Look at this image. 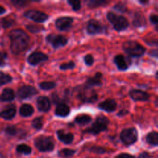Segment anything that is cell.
Listing matches in <instances>:
<instances>
[{"instance_id":"7dc6e473","label":"cell","mask_w":158,"mask_h":158,"mask_svg":"<svg viewBox=\"0 0 158 158\" xmlns=\"http://www.w3.org/2000/svg\"><path fill=\"white\" fill-rule=\"evenodd\" d=\"M6 9H5L4 7H2V6H0V15H2V14H3L4 12H6Z\"/></svg>"},{"instance_id":"9a60e30c","label":"cell","mask_w":158,"mask_h":158,"mask_svg":"<svg viewBox=\"0 0 158 158\" xmlns=\"http://www.w3.org/2000/svg\"><path fill=\"white\" fill-rule=\"evenodd\" d=\"M37 108L40 112H48L50 110V100L47 97L42 96L37 98Z\"/></svg>"},{"instance_id":"7c38bea8","label":"cell","mask_w":158,"mask_h":158,"mask_svg":"<svg viewBox=\"0 0 158 158\" xmlns=\"http://www.w3.org/2000/svg\"><path fill=\"white\" fill-rule=\"evenodd\" d=\"M73 18L69 16L60 17L56 20V27L60 31H67L72 26Z\"/></svg>"},{"instance_id":"816d5d0a","label":"cell","mask_w":158,"mask_h":158,"mask_svg":"<svg viewBox=\"0 0 158 158\" xmlns=\"http://www.w3.org/2000/svg\"><path fill=\"white\" fill-rule=\"evenodd\" d=\"M0 158H5L4 155L2 154H1V153H0Z\"/></svg>"},{"instance_id":"ac0fdd59","label":"cell","mask_w":158,"mask_h":158,"mask_svg":"<svg viewBox=\"0 0 158 158\" xmlns=\"http://www.w3.org/2000/svg\"><path fill=\"white\" fill-rule=\"evenodd\" d=\"M58 139L66 144H70L74 140V135L72 133H65L63 130H59L56 132Z\"/></svg>"},{"instance_id":"83f0119b","label":"cell","mask_w":158,"mask_h":158,"mask_svg":"<svg viewBox=\"0 0 158 158\" xmlns=\"http://www.w3.org/2000/svg\"><path fill=\"white\" fill-rule=\"evenodd\" d=\"M16 151L19 154L29 155L32 153V148L26 144H19L16 147Z\"/></svg>"},{"instance_id":"ba28073f","label":"cell","mask_w":158,"mask_h":158,"mask_svg":"<svg viewBox=\"0 0 158 158\" xmlns=\"http://www.w3.org/2000/svg\"><path fill=\"white\" fill-rule=\"evenodd\" d=\"M46 42L52 46L55 49L63 47L68 43V40L66 37L62 35H56V34H49L46 36Z\"/></svg>"},{"instance_id":"f6af8a7d","label":"cell","mask_w":158,"mask_h":158,"mask_svg":"<svg viewBox=\"0 0 158 158\" xmlns=\"http://www.w3.org/2000/svg\"><path fill=\"white\" fill-rule=\"evenodd\" d=\"M150 55L152 56H154V57H157V56H158L157 49H153L152 51H151V52H150Z\"/></svg>"},{"instance_id":"ab89813d","label":"cell","mask_w":158,"mask_h":158,"mask_svg":"<svg viewBox=\"0 0 158 158\" xmlns=\"http://www.w3.org/2000/svg\"><path fill=\"white\" fill-rule=\"evenodd\" d=\"M94 59L92 55L88 54V55H86V56L84 57V63L86 66H92V65L94 64Z\"/></svg>"},{"instance_id":"484cf974","label":"cell","mask_w":158,"mask_h":158,"mask_svg":"<svg viewBox=\"0 0 158 158\" xmlns=\"http://www.w3.org/2000/svg\"><path fill=\"white\" fill-rule=\"evenodd\" d=\"M146 141L152 146L157 147L158 145V134L157 132H151L146 137Z\"/></svg>"},{"instance_id":"f1b7e54d","label":"cell","mask_w":158,"mask_h":158,"mask_svg":"<svg viewBox=\"0 0 158 158\" xmlns=\"http://www.w3.org/2000/svg\"><path fill=\"white\" fill-rule=\"evenodd\" d=\"M76 151L71 149H63L58 152V156L62 158H70L74 155Z\"/></svg>"},{"instance_id":"d590c367","label":"cell","mask_w":158,"mask_h":158,"mask_svg":"<svg viewBox=\"0 0 158 158\" xmlns=\"http://www.w3.org/2000/svg\"><path fill=\"white\" fill-rule=\"evenodd\" d=\"M68 4L70 5V6L72 7V9H73V11H79L81 8V2L79 1V0H73V1H67Z\"/></svg>"},{"instance_id":"ffe728a7","label":"cell","mask_w":158,"mask_h":158,"mask_svg":"<svg viewBox=\"0 0 158 158\" xmlns=\"http://www.w3.org/2000/svg\"><path fill=\"white\" fill-rule=\"evenodd\" d=\"M114 63L120 70L124 71L129 68L127 60L123 55H117L114 57Z\"/></svg>"},{"instance_id":"d4e9b609","label":"cell","mask_w":158,"mask_h":158,"mask_svg":"<svg viewBox=\"0 0 158 158\" xmlns=\"http://www.w3.org/2000/svg\"><path fill=\"white\" fill-rule=\"evenodd\" d=\"M91 120H92V117L90 116L87 115V114H80V115L77 116L75 118L76 123L81 125V126L90 123Z\"/></svg>"},{"instance_id":"b9f144b4","label":"cell","mask_w":158,"mask_h":158,"mask_svg":"<svg viewBox=\"0 0 158 158\" xmlns=\"http://www.w3.org/2000/svg\"><path fill=\"white\" fill-rule=\"evenodd\" d=\"M150 20H151V23H152L153 25H155L156 26H157L158 17L157 15H155V14H152V15H150Z\"/></svg>"},{"instance_id":"5b68a950","label":"cell","mask_w":158,"mask_h":158,"mask_svg":"<svg viewBox=\"0 0 158 158\" xmlns=\"http://www.w3.org/2000/svg\"><path fill=\"white\" fill-rule=\"evenodd\" d=\"M106 17H107L108 21L113 25V27L117 32L125 30L129 26L128 20L124 16L117 15V14L114 13V12H110L106 15Z\"/></svg>"},{"instance_id":"5bb4252c","label":"cell","mask_w":158,"mask_h":158,"mask_svg":"<svg viewBox=\"0 0 158 158\" xmlns=\"http://www.w3.org/2000/svg\"><path fill=\"white\" fill-rule=\"evenodd\" d=\"M117 102L114 100H113V99H108V100H106L105 101L101 102L98 105L99 109L108 113H112L115 111L117 110Z\"/></svg>"},{"instance_id":"ee69618b","label":"cell","mask_w":158,"mask_h":158,"mask_svg":"<svg viewBox=\"0 0 158 158\" xmlns=\"http://www.w3.org/2000/svg\"><path fill=\"white\" fill-rule=\"evenodd\" d=\"M139 158H153V157L148 152H142L139 155Z\"/></svg>"},{"instance_id":"f907efd6","label":"cell","mask_w":158,"mask_h":158,"mask_svg":"<svg viewBox=\"0 0 158 158\" xmlns=\"http://www.w3.org/2000/svg\"><path fill=\"white\" fill-rule=\"evenodd\" d=\"M139 2H140V3H141V4H143V5L148 3V1H142V0H140V1H139Z\"/></svg>"},{"instance_id":"8d00e7d4","label":"cell","mask_w":158,"mask_h":158,"mask_svg":"<svg viewBox=\"0 0 158 158\" xmlns=\"http://www.w3.org/2000/svg\"><path fill=\"white\" fill-rule=\"evenodd\" d=\"M75 63L73 61H69L66 63H63L60 66V69L62 70H67V69H72L75 67Z\"/></svg>"},{"instance_id":"603a6c76","label":"cell","mask_w":158,"mask_h":158,"mask_svg":"<svg viewBox=\"0 0 158 158\" xmlns=\"http://www.w3.org/2000/svg\"><path fill=\"white\" fill-rule=\"evenodd\" d=\"M15 99V93L12 89L6 88L3 89L1 96H0V100L2 102H11Z\"/></svg>"},{"instance_id":"60d3db41","label":"cell","mask_w":158,"mask_h":158,"mask_svg":"<svg viewBox=\"0 0 158 158\" xmlns=\"http://www.w3.org/2000/svg\"><path fill=\"white\" fill-rule=\"evenodd\" d=\"M12 3L15 7H25L26 5L28 4V2L26 1H19V0H13Z\"/></svg>"},{"instance_id":"681fc988","label":"cell","mask_w":158,"mask_h":158,"mask_svg":"<svg viewBox=\"0 0 158 158\" xmlns=\"http://www.w3.org/2000/svg\"><path fill=\"white\" fill-rule=\"evenodd\" d=\"M5 65H6V63H5V61L3 60V59L0 58V67H2V66H4Z\"/></svg>"},{"instance_id":"836d02e7","label":"cell","mask_w":158,"mask_h":158,"mask_svg":"<svg viewBox=\"0 0 158 158\" xmlns=\"http://www.w3.org/2000/svg\"><path fill=\"white\" fill-rule=\"evenodd\" d=\"M26 28L29 31H30L31 32H40L42 30H44V27L41 26H39V25H32L29 24L28 26H26Z\"/></svg>"},{"instance_id":"d6986e66","label":"cell","mask_w":158,"mask_h":158,"mask_svg":"<svg viewBox=\"0 0 158 158\" xmlns=\"http://www.w3.org/2000/svg\"><path fill=\"white\" fill-rule=\"evenodd\" d=\"M15 114H16V110H15V106L11 105L0 113V117L4 120H10L13 119V117L15 116Z\"/></svg>"},{"instance_id":"7bdbcfd3","label":"cell","mask_w":158,"mask_h":158,"mask_svg":"<svg viewBox=\"0 0 158 158\" xmlns=\"http://www.w3.org/2000/svg\"><path fill=\"white\" fill-rule=\"evenodd\" d=\"M115 158H135V157L129 154H125V153H123V154H119V155H117Z\"/></svg>"},{"instance_id":"44dd1931","label":"cell","mask_w":158,"mask_h":158,"mask_svg":"<svg viewBox=\"0 0 158 158\" xmlns=\"http://www.w3.org/2000/svg\"><path fill=\"white\" fill-rule=\"evenodd\" d=\"M147 24L146 19L141 12H137L134 15V20H133V25L134 27L140 28L143 27Z\"/></svg>"},{"instance_id":"d6a6232c","label":"cell","mask_w":158,"mask_h":158,"mask_svg":"<svg viewBox=\"0 0 158 158\" xmlns=\"http://www.w3.org/2000/svg\"><path fill=\"white\" fill-rule=\"evenodd\" d=\"M89 151L92 153H94V154H103L107 152V151L104 148L100 146H92L89 148Z\"/></svg>"},{"instance_id":"c3c4849f","label":"cell","mask_w":158,"mask_h":158,"mask_svg":"<svg viewBox=\"0 0 158 158\" xmlns=\"http://www.w3.org/2000/svg\"><path fill=\"white\" fill-rule=\"evenodd\" d=\"M7 57V54L6 52H0V58H6Z\"/></svg>"},{"instance_id":"f35d334b","label":"cell","mask_w":158,"mask_h":158,"mask_svg":"<svg viewBox=\"0 0 158 158\" xmlns=\"http://www.w3.org/2000/svg\"><path fill=\"white\" fill-rule=\"evenodd\" d=\"M1 23L2 25L3 28H9L13 24V20L12 19L9 18H3L1 20Z\"/></svg>"},{"instance_id":"f546056e","label":"cell","mask_w":158,"mask_h":158,"mask_svg":"<svg viewBox=\"0 0 158 158\" xmlns=\"http://www.w3.org/2000/svg\"><path fill=\"white\" fill-rule=\"evenodd\" d=\"M32 126L36 131H40L43 127V117H38L33 119L32 121Z\"/></svg>"},{"instance_id":"1f68e13d","label":"cell","mask_w":158,"mask_h":158,"mask_svg":"<svg viewBox=\"0 0 158 158\" xmlns=\"http://www.w3.org/2000/svg\"><path fill=\"white\" fill-rule=\"evenodd\" d=\"M12 78L11 76L0 71V86L10 83V82H12Z\"/></svg>"},{"instance_id":"bcb514c9","label":"cell","mask_w":158,"mask_h":158,"mask_svg":"<svg viewBox=\"0 0 158 158\" xmlns=\"http://www.w3.org/2000/svg\"><path fill=\"white\" fill-rule=\"evenodd\" d=\"M128 110H120V112L118 114V116H124L126 114H128Z\"/></svg>"},{"instance_id":"277c9868","label":"cell","mask_w":158,"mask_h":158,"mask_svg":"<svg viewBox=\"0 0 158 158\" xmlns=\"http://www.w3.org/2000/svg\"><path fill=\"white\" fill-rule=\"evenodd\" d=\"M123 49L127 54L132 57H140L145 53L146 49L136 41H127L123 44Z\"/></svg>"},{"instance_id":"4fadbf2b","label":"cell","mask_w":158,"mask_h":158,"mask_svg":"<svg viewBox=\"0 0 158 158\" xmlns=\"http://www.w3.org/2000/svg\"><path fill=\"white\" fill-rule=\"evenodd\" d=\"M49 57L46 54L43 53L42 52H34L31 53L28 57V63L32 66H36L39 63H43V62L48 60Z\"/></svg>"},{"instance_id":"e575fe53","label":"cell","mask_w":158,"mask_h":158,"mask_svg":"<svg viewBox=\"0 0 158 158\" xmlns=\"http://www.w3.org/2000/svg\"><path fill=\"white\" fill-rule=\"evenodd\" d=\"M18 129L16 128V127L15 126H8L5 129V132L7 135L11 136V137H14V136L18 134Z\"/></svg>"},{"instance_id":"52a82bcc","label":"cell","mask_w":158,"mask_h":158,"mask_svg":"<svg viewBox=\"0 0 158 158\" xmlns=\"http://www.w3.org/2000/svg\"><path fill=\"white\" fill-rule=\"evenodd\" d=\"M138 138L137 131L135 128H128L124 129L120 133L121 141L127 146H131L137 142Z\"/></svg>"},{"instance_id":"8fae6325","label":"cell","mask_w":158,"mask_h":158,"mask_svg":"<svg viewBox=\"0 0 158 158\" xmlns=\"http://www.w3.org/2000/svg\"><path fill=\"white\" fill-rule=\"evenodd\" d=\"M37 94V90L35 88L32 86H28V85H24L19 88L17 95L20 100H27V99L31 98L33 96Z\"/></svg>"},{"instance_id":"6da1fadb","label":"cell","mask_w":158,"mask_h":158,"mask_svg":"<svg viewBox=\"0 0 158 158\" xmlns=\"http://www.w3.org/2000/svg\"><path fill=\"white\" fill-rule=\"evenodd\" d=\"M11 40V49L15 55L21 53L26 50L29 45V37L26 32L22 29H14L9 33Z\"/></svg>"},{"instance_id":"3957f363","label":"cell","mask_w":158,"mask_h":158,"mask_svg":"<svg viewBox=\"0 0 158 158\" xmlns=\"http://www.w3.org/2000/svg\"><path fill=\"white\" fill-rule=\"evenodd\" d=\"M34 145L36 149L41 152H49L54 150L55 141L52 137L41 135L35 139Z\"/></svg>"},{"instance_id":"7a4b0ae2","label":"cell","mask_w":158,"mask_h":158,"mask_svg":"<svg viewBox=\"0 0 158 158\" xmlns=\"http://www.w3.org/2000/svg\"><path fill=\"white\" fill-rule=\"evenodd\" d=\"M109 123L110 120H108L107 117L103 115H99L94 123L92 124V126L87 128L84 131V133L93 134V135H97L101 132L106 131L107 130Z\"/></svg>"},{"instance_id":"e0dca14e","label":"cell","mask_w":158,"mask_h":158,"mask_svg":"<svg viewBox=\"0 0 158 158\" xmlns=\"http://www.w3.org/2000/svg\"><path fill=\"white\" fill-rule=\"evenodd\" d=\"M103 77V74L101 73L98 72L96 73V75L94 77H89L87 79L86 82L85 86L89 88H92L94 86H100L103 85V83L101 81V79Z\"/></svg>"},{"instance_id":"4316f807","label":"cell","mask_w":158,"mask_h":158,"mask_svg":"<svg viewBox=\"0 0 158 158\" xmlns=\"http://www.w3.org/2000/svg\"><path fill=\"white\" fill-rule=\"evenodd\" d=\"M108 2L106 0H89L86 2L87 6L89 8H97L100 6H105L108 4Z\"/></svg>"},{"instance_id":"4dcf8cb0","label":"cell","mask_w":158,"mask_h":158,"mask_svg":"<svg viewBox=\"0 0 158 158\" xmlns=\"http://www.w3.org/2000/svg\"><path fill=\"white\" fill-rule=\"evenodd\" d=\"M56 86V83L54 82H43L39 84V86L43 90H50V89H53Z\"/></svg>"},{"instance_id":"8992f818","label":"cell","mask_w":158,"mask_h":158,"mask_svg":"<svg viewBox=\"0 0 158 158\" xmlns=\"http://www.w3.org/2000/svg\"><path fill=\"white\" fill-rule=\"evenodd\" d=\"M77 97L83 103H93L97 101L98 96L92 88L84 86L79 89V91L77 92Z\"/></svg>"},{"instance_id":"30bf717a","label":"cell","mask_w":158,"mask_h":158,"mask_svg":"<svg viewBox=\"0 0 158 158\" xmlns=\"http://www.w3.org/2000/svg\"><path fill=\"white\" fill-rule=\"evenodd\" d=\"M24 16L28 19H30L32 21L35 22V23H42L46 22L48 19L49 16L46 15V13L40 11L34 10V9H31V10L26 11L24 13Z\"/></svg>"},{"instance_id":"74e56055","label":"cell","mask_w":158,"mask_h":158,"mask_svg":"<svg viewBox=\"0 0 158 158\" xmlns=\"http://www.w3.org/2000/svg\"><path fill=\"white\" fill-rule=\"evenodd\" d=\"M114 9H115V10L118 11V12H126L127 11V8L126 5H124L123 3H121V2H119L117 3V4H116L115 6H114Z\"/></svg>"},{"instance_id":"2e32d148","label":"cell","mask_w":158,"mask_h":158,"mask_svg":"<svg viewBox=\"0 0 158 158\" xmlns=\"http://www.w3.org/2000/svg\"><path fill=\"white\" fill-rule=\"evenodd\" d=\"M130 96L135 101H146L150 98V95L140 89H132L130 91Z\"/></svg>"},{"instance_id":"7402d4cb","label":"cell","mask_w":158,"mask_h":158,"mask_svg":"<svg viewBox=\"0 0 158 158\" xmlns=\"http://www.w3.org/2000/svg\"><path fill=\"white\" fill-rule=\"evenodd\" d=\"M70 113V109L66 103H60L57 105L55 110V114L60 117H66Z\"/></svg>"},{"instance_id":"cb8c5ba5","label":"cell","mask_w":158,"mask_h":158,"mask_svg":"<svg viewBox=\"0 0 158 158\" xmlns=\"http://www.w3.org/2000/svg\"><path fill=\"white\" fill-rule=\"evenodd\" d=\"M34 109L30 104L25 103L21 106L19 109V114L23 117H29L33 114Z\"/></svg>"},{"instance_id":"9c48e42d","label":"cell","mask_w":158,"mask_h":158,"mask_svg":"<svg viewBox=\"0 0 158 158\" xmlns=\"http://www.w3.org/2000/svg\"><path fill=\"white\" fill-rule=\"evenodd\" d=\"M86 29L88 33L90 35H97V34L104 33L106 31V27L97 20L90 19L88 22Z\"/></svg>"}]
</instances>
